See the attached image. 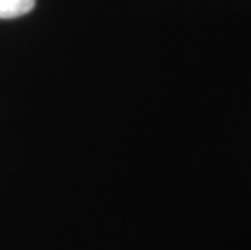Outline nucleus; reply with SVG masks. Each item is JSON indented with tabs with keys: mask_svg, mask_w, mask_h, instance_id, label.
Returning <instances> with one entry per match:
<instances>
[{
	"mask_svg": "<svg viewBox=\"0 0 251 250\" xmlns=\"http://www.w3.org/2000/svg\"><path fill=\"white\" fill-rule=\"evenodd\" d=\"M36 0H0V18H17L29 13Z\"/></svg>",
	"mask_w": 251,
	"mask_h": 250,
	"instance_id": "1",
	"label": "nucleus"
}]
</instances>
